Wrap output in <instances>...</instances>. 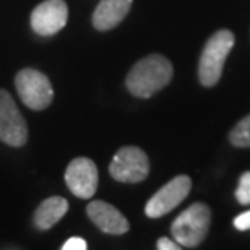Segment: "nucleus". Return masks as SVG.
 Instances as JSON below:
<instances>
[{"label":"nucleus","mask_w":250,"mask_h":250,"mask_svg":"<svg viewBox=\"0 0 250 250\" xmlns=\"http://www.w3.org/2000/svg\"><path fill=\"white\" fill-rule=\"evenodd\" d=\"M172 65L164 56L151 54L133 65L127 75L125 84L137 98H149L161 91L172 80Z\"/></svg>","instance_id":"nucleus-1"},{"label":"nucleus","mask_w":250,"mask_h":250,"mask_svg":"<svg viewBox=\"0 0 250 250\" xmlns=\"http://www.w3.org/2000/svg\"><path fill=\"white\" fill-rule=\"evenodd\" d=\"M232 46L234 34L229 29H219L208 39L198 63V78L203 86L211 88L219 82L224 62Z\"/></svg>","instance_id":"nucleus-2"},{"label":"nucleus","mask_w":250,"mask_h":250,"mask_svg":"<svg viewBox=\"0 0 250 250\" xmlns=\"http://www.w3.org/2000/svg\"><path fill=\"white\" fill-rule=\"evenodd\" d=\"M211 213L205 203H193L174 219L171 232L181 247L195 249L203 242L209 229Z\"/></svg>","instance_id":"nucleus-3"},{"label":"nucleus","mask_w":250,"mask_h":250,"mask_svg":"<svg viewBox=\"0 0 250 250\" xmlns=\"http://www.w3.org/2000/svg\"><path fill=\"white\" fill-rule=\"evenodd\" d=\"M18 96L24 103V106L33 111H42L51 106L54 99V89L51 80L39 70L23 68L15 77Z\"/></svg>","instance_id":"nucleus-4"},{"label":"nucleus","mask_w":250,"mask_h":250,"mask_svg":"<svg viewBox=\"0 0 250 250\" xmlns=\"http://www.w3.org/2000/svg\"><path fill=\"white\" fill-rule=\"evenodd\" d=\"M149 159L143 149L137 146H124L112 158L109 174L119 182L137 184L148 177Z\"/></svg>","instance_id":"nucleus-5"},{"label":"nucleus","mask_w":250,"mask_h":250,"mask_svg":"<svg viewBox=\"0 0 250 250\" xmlns=\"http://www.w3.org/2000/svg\"><path fill=\"white\" fill-rule=\"evenodd\" d=\"M28 140L26 121L8 91L0 89V142L20 148Z\"/></svg>","instance_id":"nucleus-6"},{"label":"nucleus","mask_w":250,"mask_h":250,"mask_svg":"<svg viewBox=\"0 0 250 250\" xmlns=\"http://www.w3.org/2000/svg\"><path fill=\"white\" fill-rule=\"evenodd\" d=\"M192 188V181L188 176H177L171 182L161 187L145 207V214L148 218H161L181 205Z\"/></svg>","instance_id":"nucleus-7"},{"label":"nucleus","mask_w":250,"mask_h":250,"mask_svg":"<svg viewBox=\"0 0 250 250\" xmlns=\"http://www.w3.org/2000/svg\"><path fill=\"white\" fill-rule=\"evenodd\" d=\"M98 167L89 158H75L65 171V184L75 197L88 200L98 190Z\"/></svg>","instance_id":"nucleus-8"},{"label":"nucleus","mask_w":250,"mask_h":250,"mask_svg":"<svg viewBox=\"0 0 250 250\" xmlns=\"http://www.w3.org/2000/svg\"><path fill=\"white\" fill-rule=\"evenodd\" d=\"M68 7L63 0H44L31 13V28L39 36H54L65 28Z\"/></svg>","instance_id":"nucleus-9"},{"label":"nucleus","mask_w":250,"mask_h":250,"mask_svg":"<svg viewBox=\"0 0 250 250\" xmlns=\"http://www.w3.org/2000/svg\"><path fill=\"white\" fill-rule=\"evenodd\" d=\"M86 214L94 226H98L106 234L121 236L130 229L127 218L114 205L103 202V200H94L89 203L86 207Z\"/></svg>","instance_id":"nucleus-10"},{"label":"nucleus","mask_w":250,"mask_h":250,"mask_svg":"<svg viewBox=\"0 0 250 250\" xmlns=\"http://www.w3.org/2000/svg\"><path fill=\"white\" fill-rule=\"evenodd\" d=\"M133 0H101L93 13V26L98 31L116 28L127 17Z\"/></svg>","instance_id":"nucleus-11"},{"label":"nucleus","mask_w":250,"mask_h":250,"mask_svg":"<svg viewBox=\"0 0 250 250\" xmlns=\"http://www.w3.org/2000/svg\"><path fill=\"white\" fill-rule=\"evenodd\" d=\"M68 211V202L63 197H49L36 208L33 223L39 231H47L54 228Z\"/></svg>","instance_id":"nucleus-12"},{"label":"nucleus","mask_w":250,"mask_h":250,"mask_svg":"<svg viewBox=\"0 0 250 250\" xmlns=\"http://www.w3.org/2000/svg\"><path fill=\"white\" fill-rule=\"evenodd\" d=\"M229 140L234 146L239 148H250V114L244 117L236 127L229 133Z\"/></svg>","instance_id":"nucleus-13"},{"label":"nucleus","mask_w":250,"mask_h":250,"mask_svg":"<svg viewBox=\"0 0 250 250\" xmlns=\"http://www.w3.org/2000/svg\"><path fill=\"white\" fill-rule=\"evenodd\" d=\"M236 198L241 205H250V171L242 174L236 190Z\"/></svg>","instance_id":"nucleus-14"},{"label":"nucleus","mask_w":250,"mask_h":250,"mask_svg":"<svg viewBox=\"0 0 250 250\" xmlns=\"http://www.w3.org/2000/svg\"><path fill=\"white\" fill-rule=\"evenodd\" d=\"M86 241L82 237H70L62 246V250H86Z\"/></svg>","instance_id":"nucleus-15"},{"label":"nucleus","mask_w":250,"mask_h":250,"mask_svg":"<svg viewBox=\"0 0 250 250\" xmlns=\"http://www.w3.org/2000/svg\"><path fill=\"white\" fill-rule=\"evenodd\" d=\"M234 226H236V229H239V231H249L250 229V209L246 213L239 214V216L234 219Z\"/></svg>","instance_id":"nucleus-16"},{"label":"nucleus","mask_w":250,"mask_h":250,"mask_svg":"<svg viewBox=\"0 0 250 250\" xmlns=\"http://www.w3.org/2000/svg\"><path fill=\"white\" fill-rule=\"evenodd\" d=\"M156 249L158 250H179L181 246H179L177 242L171 241V239H167V237H161L156 244Z\"/></svg>","instance_id":"nucleus-17"}]
</instances>
